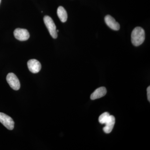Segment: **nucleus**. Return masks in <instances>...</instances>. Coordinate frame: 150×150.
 Returning <instances> with one entry per match:
<instances>
[{"instance_id": "f257e3e1", "label": "nucleus", "mask_w": 150, "mask_h": 150, "mask_svg": "<svg viewBox=\"0 0 150 150\" xmlns=\"http://www.w3.org/2000/svg\"><path fill=\"white\" fill-rule=\"evenodd\" d=\"M131 42L135 46H139L144 43L145 39L144 30L142 27L135 28L131 35Z\"/></svg>"}, {"instance_id": "f03ea898", "label": "nucleus", "mask_w": 150, "mask_h": 150, "mask_svg": "<svg viewBox=\"0 0 150 150\" xmlns=\"http://www.w3.org/2000/svg\"><path fill=\"white\" fill-rule=\"evenodd\" d=\"M43 21L50 35L53 38L56 39L57 38L58 35L56 32V26L53 19L50 16H46L43 18Z\"/></svg>"}, {"instance_id": "7ed1b4c3", "label": "nucleus", "mask_w": 150, "mask_h": 150, "mask_svg": "<svg viewBox=\"0 0 150 150\" xmlns=\"http://www.w3.org/2000/svg\"><path fill=\"white\" fill-rule=\"evenodd\" d=\"M6 80L8 83L13 89L17 91L20 88L19 81L16 75L13 73H9L6 76Z\"/></svg>"}, {"instance_id": "20e7f679", "label": "nucleus", "mask_w": 150, "mask_h": 150, "mask_svg": "<svg viewBox=\"0 0 150 150\" xmlns=\"http://www.w3.org/2000/svg\"><path fill=\"white\" fill-rule=\"evenodd\" d=\"M0 122L9 130H12L14 127V122L12 118L3 112H0Z\"/></svg>"}, {"instance_id": "39448f33", "label": "nucleus", "mask_w": 150, "mask_h": 150, "mask_svg": "<svg viewBox=\"0 0 150 150\" xmlns=\"http://www.w3.org/2000/svg\"><path fill=\"white\" fill-rule=\"evenodd\" d=\"M13 34L16 38L20 41L28 40L30 37L29 33L27 30L23 28H16L14 31Z\"/></svg>"}, {"instance_id": "423d86ee", "label": "nucleus", "mask_w": 150, "mask_h": 150, "mask_svg": "<svg viewBox=\"0 0 150 150\" xmlns=\"http://www.w3.org/2000/svg\"><path fill=\"white\" fill-rule=\"evenodd\" d=\"M27 65L29 71L33 74L39 72L41 69V64L36 59L30 60L28 62Z\"/></svg>"}, {"instance_id": "0eeeda50", "label": "nucleus", "mask_w": 150, "mask_h": 150, "mask_svg": "<svg viewBox=\"0 0 150 150\" xmlns=\"http://www.w3.org/2000/svg\"><path fill=\"white\" fill-rule=\"evenodd\" d=\"M105 21L108 26L111 29L114 30H118L120 29V24L111 16L109 15L106 16L105 17Z\"/></svg>"}, {"instance_id": "6e6552de", "label": "nucleus", "mask_w": 150, "mask_h": 150, "mask_svg": "<svg viewBox=\"0 0 150 150\" xmlns=\"http://www.w3.org/2000/svg\"><path fill=\"white\" fill-rule=\"evenodd\" d=\"M115 123V118L114 116L110 115L108 120L105 123V126L103 130L106 134H109L112 131Z\"/></svg>"}, {"instance_id": "1a4fd4ad", "label": "nucleus", "mask_w": 150, "mask_h": 150, "mask_svg": "<svg viewBox=\"0 0 150 150\" xmlns=\"http://www.w3.org/2000/svg\"><path fill=\"white\" fill-rule=\"evenodd\" d=\"M107 93V90L104 87H101L97 89L91 94V99L95 100L102 98L105 96Z\"/></svg>"}, {"instance_id": "9d476101", "label": "nucleus", "mask_w": 150, "mask_h": 150, "mask_svg": "<svg viewBox=\"0 0 150 150\" xmlns=\"http://www.w3.org/2000/svg\"><path fill=\"white\" fill-rule=\"evenodd\" d=\"M57 15L61 21L63 23L66 22L68 18L67 12L63 7L59 6L57 9Z\"/></svg>"}, {"instance_id": "9b49d317", "label": "nucleus", "mask_w": 150, "mask_h": 150, "mask_svg": "<svg viewBox=\"0 0 150 150\" xmlns=\"http://www.w3.org/2000/svg\"><path fill=\"white\" fill-rule=\"evenodd\" d=\"M110 115V114L108 112H105L103 113L99 116V118H98L99 123L102 124H105L106 121L108 120Z\"/></svg>"}, {"instance_id": "f8f14e48", "label": "nucleus", "mask_w": 150, "mask_h": 150, "mask_svg": "<svg viewBox=\"0 0 150 150\" xmlns=\"http://www.w3.org/2000/svg\"><path fill=\"white\" fill-rule=\"evenodd\" d=\"M147 97L148 100L149 101H150V86H149L147 89Z\"/></svg>"}, {"instance_id": "ddd939ff", "label": "nucleus", "mask_w": 150, "mask_h": 150, "mask_svg": "<svg viewBox=\"0 0 150 150\" xmlns=\"http://www.w3.org/2000/svg\"><path fill=\"white\" fill-rule=\"evenodd\" d=\"M1 0H0V4H1Z\"/></svg>"}]
</instances>
